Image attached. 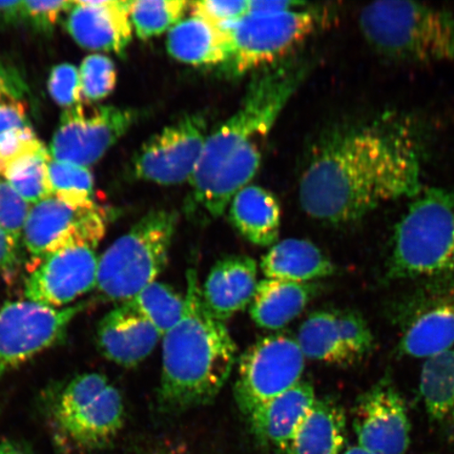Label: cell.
<instances>
[{
    "mask_svg": "<svg viewBox=\"0 0 454 454\" xmlns=\"http://www.w3.org/2000/svg\"><path fill=\"white\" fill-rule=\"evenodd\" d=\"M124 303L140 312L161 337L178 325L185 310V297L168 284L157 281Z\"/></svg>",
    "mask_w": 454,
    "mask_h": 454,
    "instance_id": "83f0119b",
    "label": "cell"
},
{
    "mask_svg": "<svg viewBox=\"0 0 454 454\" xmlns=\"http://www.w3.org/2000/svg\"><path fill=\"white\" fill-rule=\"evenodd\" d=\"M315 389L300 381L248 414L253 433L260 441L291 454L293 441L301 423L316 402Z\"/></svg>",
    "mask_w": 454,
    "mask_h": 454,
    "instance_id": "d6986e66",
    "label": "cell"
},
{
    "mask_svg": "<svg viewBox=\"0 0 454 454\" xmlns=\"http://www.w3.org/2000/svg\"><path fill=\"white\" fill-rule=\"evenodd\" d=\"M144 454H184L177 446L163 445Z\"/></svg>",
    "mask_w": 454,
    "mask_h": 454,
    "instance_id": "ee69618b",
    "label": "cell"
},
{
    "mask_svg": "<svg viewBox=\"0 0 454 454\" xmlns=\"http://www.w3.org/2000/svg\"><path fill=\"white\" fill-rule=\"evenodd\" d=\"M345 441L343 407L329 397L317 399L299 426L291 454H340Z\"/></svg>",
    "mask_w": 454,
    "mask_h": 454,
    "instance_id": "d4e9b609",
    "label": "cell"
},
{
    "mask_svg": "<svg viewBox=\"0 0 454 454\" xmlns=\"http://www.w3.org/2000/svg\"><path fill=\"white\" fill-rule=\"evenodd\" d=\"M83 101L94 104L113 93L117 83V70L114 61L106 55L85 57L79 67Z\"/></svg>",
    "mask_w": 454,
    "mask_h": 454,
    "instance_id": "1f68e13d",
    "label": "cell"
},
{
    "mask_svg": "<svg viewBox=\"0 0 454 454\" xmlns=\"http://www.w3.org/2000/svg\"><path fill=\"white\" fill-rule=\"evenodd\" d=\"M51 98L65 110L71 109L83 101L78 67L60 64L51 71L48 82Z\"/></svg>",
    "mask_w": 454,
    "mask_h": 454,
    "instance_id": "d590c367",
    "label": "cell"
},
{
    "mask_svg": "<svg viewBox=\"0 0 454 454\" xmlns=\"http://www.w3.org/2000/svg\"><path fill=\"white\" fill-rule=\"evenodd\" d=\"M0 454H33V452L24 442L4 439L0 441Z\"/></svg>",
    "mask_w": 454,
    "mask_h": 454,
    "instance_id": "7bdbcfd3",
    "label": "cell"
},
{
    "mask_svg": "<svg viewBox=\"0 0 454 454\" xmlns=\"http://www.w3.org/2000/svg\"><path fill=\"white\" fill-rule=\"evenodd\" d=\"M320 11L299 9L275 15L248 14L231 28V54L223 66L231 76L280 64L321 25Z\"/></svg>",
    "mask_w": 454,
    "mask_h": 454,
    "instance_id": "ba28073f",
    "label": "cell"
},
{
    "mask_svg": "<svg viewBox=\"0 0 454 454\" xmlns=\"http://www.w3.org/2000/svg\"><path fill=\"white\" fill-rule=\"evenodd\" d=\"M340 454H374V453H372L365 450H363V448L356 445L354 447L348 448V450H344Z\"/></svg>",
    "mask_w": 454,
    "mask_h": 454,
    "instance_id": "f6af8a7d",
    "label": "cell"
},
{
    "mask_svg": "<svg viewBox=\"0 0 454 454\" xmlns=\"http://www.w3.org/2000/svg\"><path fill=\"white\" fill-rule=\"evenodd\" d=\"M257 263L247 255H230L213 266L201 288L204 305L220 321L251 304L258 286Z\"/></svg>",
    "mask_w": 454,
    "mask_h": 454,
    "instance_id": "ffe728a7",
    "label": "cell"
},
{
    "mask_svg": "<svg viewBox=\"0 0 454 454\" xmlns=\"http://www.w3.org/2000/svg\"><path fill=\"white\" fill-rule=\"evenodd\" d=\"M49 174L53 197L74 207H98L94 199V177L89 168L51 159Z\"/></svg>",
    "mask_w": 454,
    "mask_h": 454,
    "instance_id": "f546056e",
    "label": "cell"
},
{
    "mask_svg": "<svg viewBox=\"0 0 454 454\" xmlns=\"http://www.w3.org/2000/svg\"><path fill=\"white\" fill-rule=\"evenodd\" d=\"M109 217L104 208L67 206L51 197L32 206L22 232V243L34 260L71 247H98Z\"/></svg>",
    "mask_w": 454,
    "mask_h": 454,
    "instance_id": "5bb4252c",
    "label": "cell"
},
{
    "mask_svg": "<svg viewBox=\"0 0 454 454\" xmlns=\"http://www.w3.org/2000/svg\"><path fill=\"white\" fill-rule=\"evenodd\" d=\"M317 293V283L264 279L255 288L249 314L259 327L277 331L302 314Z\"/></svg>",
    "mask_w": 454,
    "mask_h": 454,
    "instance_id": "7402d4cb",
    "label": "cell"
},
{
    "mask_svg": "<svg viewBox=\"0 0 454 454\" xmlns=\"http://www.w3.org/2000/svg\"><path fill=\"white\" fill-rule=\"evenodd\" d=\"M232 226L254 246L270 247L280 234L281 207L272 192L249 184L237 192L230 203Z\"/></svg>",
    "mask_w": 454,
    "mask_h": 454,
    "instance_id": "603a6c76",
    "label": "cell"
},
{
    "mask_svg": "<svg viewBox=\"0 0 454 454\" xmlns=\"http://www.w3.org/2000/svg\"><path fill=\"white\" fill-rule=\"evenodd\" d=\"M426 153L421 128L397 114L334 124L311 145L299 181L301 207L340 226L414 198L423 190Z\"/></svg>",
    "mask_w": 454,
    "mask_h": 454,
    "instance_id": "6da1fadb",
    "label": "cell"
},
{
    "mask_svg": "<svg viewBox=\"0 0 454 454\" xmlns=\"http://www.w3.org/2000/svg\"><path fill=\"white\" fill-rule=\"evenodd\" d=\"M138 118L135 110L82 101L62 113L51 141V158L89 168L99 161Z\"/></svg>",
    "mask_w": 454,
    "mask_h": 454,
    "instance_id": "7c38bea8",
    "label": "cell"
},
{
    "mask_svg": "<svg viewBox=\"0 0 454 454\" xmlns=\"http://www.w3.org/2000/svg\"><path fill=\"white\" fill-rule=\"evenodd\" d=\"M31 207L7 180L0 177V229L21 243Z\"/></svg>",
    "mask_w": 454,
    "mask_h": 454,
    "instance_id": "e575fe53",
    "label": "cell"
},
{
    "mask_svg": "<svg viewBox=\"0 0 454 454\" xmlns=\"http://www.w3.org/2000/svg\"><path fill=\"white\" fill-rule=\"evenodd\" d=\"M161 334L128 303H121L102 317L96 340L102 356L115 364L132 368L154 351Z\"/></svg>",
    "mask_w": 454,
    "mask_h": 454,
    "instance_id": "ac0fdd59",
    "label": "cell"
},
{
    "mask_svg": "<svg viewBox=\"0 0 454 454\" xmlns=\"http://www.w3.org/2000/svg\"><path fill=\"white\" fill-rule=\"evenodd\" d=\"M419 393L431 419L454 435V348L426 360Z\"/></svg>",
    "mask_w": 454,
    "mask_h": 454,
    "instance_id": "4316f807",
    "label": "cell"
},
{
    "mask_svg": "<svg viewBox=\"0 0 454 454\" xmlns=\"http://www.w3.org/2000/svg\"><path fill=\"white\" fill-rule=\"evenodd\" d=\"M170 56L191 66H223L231 54L230 31L192 15L170 28L167 37Z\"/></svg>",
    "mask_w": 454,
    "mask_h": 454,
    "instance_id": "44dd1931",
    "label": "cell"
},
{
    "mask_svg": "<svg viewBox=\"0 0 454 454\" xmlns=\"http://www.w3.org/2000/svg\"><path fill=\"white\" fill-rule=\"evenodd\" d=\"M387 276L394 280L454 275V191L419 192L395 225Z\"/></svg>",
    "mask_w": 454,
    "mask_h": 454,
    "instance_id": "5b68a950",
    "label": "cell"
},
{
    "mask_svg": "<svg viewBox=\"0 0 454 454\" xmlns=\"http://www.w3.org/2000/svg\"><path fill=\"white\" fill-rule=\"evenodd\" d=\"M305 356L296 338L276 333L260 339L239 360L235 397L247 417L255 408L300 382Z\"/></svg>",
    "mask_w": 454,
    "mask_h": 454,
    "instance_id": "30bf717a",
    "label": "cell"
},
{
    "mask_svg": "<svg viewBox=\"0 0 454 454\" xmlns=\"http://www.w3.org/2000/svg\"><path fill=\"white\" fill-rule=\"evenodd\" d=\"M83 304L55 309L31 301H13L0 309V381L39 354L59 343Z\"/></svg>",
    "mask_w": 454,
    "mask_h": 454,
    "instance_id": "8fae6325",
    "label": "cell"
},
{
    "mask_svg": "<svg viewBox=\"0 0 454 454\" xmlns=\"http://www.w3.org/2000/svg\"><path fill=\"white\" fill-rule=\"evenodd\" d=\"M296 339L305 359L337 366L356 362L346 345L334 310L312 312L301 325Z\"/></svg>",
    "mask_w": 454,
    "mask_h": 454,
    "instance_id": "484cf974",
    "label": "cell"
},
{
    "mask_svg": "<svg viewBox=\"0 0 454 454\" xmlns=\"http://www.w3.org/2000/svg\"><path fill=\"white\" fill-rule=\"evenodd\" d=\"M354 428L357 446L374 454H407L411 421L404 400L388 378L356 401Z\"/></svg>",
    "mask_w": 454,
    "mask_h": 454,
    "instance_id": "2e32d148",
    "label": "cell"
},
{
    "mask_svg": "<svg viewBox=\"0 0 454 454\" xmlns=\"http://www.w3.org/2000/svg\"><path fill=\"white\" fill-rule=\"evenodd\" d=\"M54 440L62 451L90 454L117 438L124 423L122 395L104 374L89 372L70 380L48 410Z\"/></svg>",
    "mask_w": 454,
    "mask_h": 454,
    "instance_id": "8992f818",
    "label": "cell"
},
{
    "mask_svg": "<svg viewBox=\"0 0 454 454\" xmlns=\"http://www.w3.org/2000/svg\"><path fill=\"white\" fill-rule=\"evenodd\" d=\"M402 355L430 359L454 345V275L431 278L395 305Z\"/></svg>",
    "mask_w": 454,
    "mask_h": 454,
    "instance_id": "9c48e42d",
    "label": "cell"
},
{
    "mask_svg": "<svg viewBox=\"0 0 454 454\" xmlns=\"http://www.w3.org/2000/svg\"><path fill=\"white\" fill-rule=\"evenodd\" d=\"M22 90H24V87H22L20 78H0V102L10 98V96L20 98Z\"/></svg>",
    "mask_w": 454,
    "mask_h": 454,
    "instance_id": "b9f144b4",
    "label": "cell"
},
{
    "mask_svg": "<svg viewBox=\"0 0 454 454\" xmlns=\"http://www.w3.org/2000/svg\"><path fill=\"white\" fill-rule=\"evenodd\" d=\"M207 136V117L186 114L141 145L132 160L134 177L167 186L190 183Z\"/></svg>",
    "mask_w": 454,
    "mask_h": 454,
    "instance_id": "4fadbf2b",
    "label": "cell"
},
{
    "mask_svg": "<svg viewBox=\"0 0 454 454\" xmlns=\"http://www.w3.org/2000/svg\"><path fill=\"white\" fill-rule=\"evenodd\" d=\"M268 279L310 283L332 276L334 265L316 244L304 239H286L272 246L261 262Z\"/></svg>",
    "mask_w": 454,
    "mask_h": 454,
    "instance_id": "cb8c5ba5",
    "label": "cell"
},
{
    "mask_svg": "<svg viewBox=\"0 0 454 454\" xmlns=\"http://www.w3.org/2000/svg\"><path fill=\"white\" fill-rule=\"evenodd\" d=\"M74 2H24V19L43 33H52L60 16L69 13Z\"/></svg>",
    "mask_w": 454,
    "mask_h": 454,
    "instance_id": "8d00e7d4",
    "label": "cell"
},
{
    "mask_svg": "<svg viewBox=\"0 0 454 454\" xmlns=\"http://www.w3.org/2000/svg\"><path fill=\"white\" fill-rule=\"evenodd\" d=\"M365 41L385 59L410 64L454 62V15L411 2H378L363 8Z\"/></svg>",
    "mask_w": 454,
    "mask_h": 454,
    "instance_id": "277c9868",
    "label": "cell"
},
{
    "mask_svg": "<svg viewBox=\"0 0 454 454\" xmlns=\"http://www.w3.org/2000/svg\"><path fill=\"white\" fill-rule=\"evenodd\" d=\"M47 147L30 126L10 130L0 137V176L12 164Z\"/></svg>",
    "mask_w": 454,
    "mask_h": 454,
    "instance_id": "836d02e7",
    "label": "cell"
},
{
    "mask_svg": "<svg viewBox=\"0 0 454 454\" xmlns=\"http://www.w3.org/2000/svg\"><path fill=\"white\" fill-rule=\"evenodd\" d=\"M304 3L291 2V0H253L248 2V14L275 15L299 10Z\"/></svg>",
    "mask_w": 454,
    "mask_h": 454,
    "instance_id": "ab89813d",
    "label": "cell"
},
{
    "mask_svg": "<svg viewBox=\"0 0 454 454\" xmlns=\"http://www.w3.org/2000/svg\"><path fill=\"white\" fill-rule=\"evenodd\" d=\"M178 214L154 209L102 254L98 262V292L112 302H128L155 282L167 268Z\"/></svg>",
    "mask_w": 454,
    "mask_h": 454,
    "instance_id": "52a82bcc",
    "label": "cell"
},
{
    "mask_svg": "<svg viewBox=\"0 0 454 454\" xmlns=\"http://www.w3.org/2000/svg\"><path fill=\"white\" fill-rule=\"evenodd\" d=\"M27 126V110L20 98L10 96L0 102V137L10 130Z\"/></svg>",
    "mask_w": 454,
    "mask_h": 454,
    "instance_id": "f35d334b",
    "label": "cell"
},
{
    "mask_svg": "<svg viewBox=\"0 0 454 454\" xmlns=\"http://www.w3.org/2000/svg\"><path fill=\"white\" fill-rule=\"evenodd\" d=\"M0 78L14 79L19 77L12 75V74H10L9 71L5 70V67L0 65Z\"/></svg>",
    "mask_w": 454,
    "mask_h": 454,
    "instance_id": "bcb514c9",
    "label": "cell"
},
{
    "mask_svg": "<svg viewBox=\"0 0 454 454\" xmlns=\"http://www.w3.org/2000/svg\"><path fill=\"white\" fill-rule=\"evenodd\" d=\"M305 75V66L292 60L266 67L252 79L239 109L207 136L190 180L192 208L218 218L249 185L262 161L266 137Z\"/></svg>",
    "mask_w": 454,
    "mask_h": 454,
    "instance_id": "7a4b0ae2",
    "label": "cell"
},
{
    "mask_svg": "<svg viewBox=\"0 0 454 454\" xmlns=\"http://www.w3.org/2000/svg\"><path fill=\"white\" fill-rule=\"evenodd\" d=\"M24 20V2H0V21L11 25Z\"/></svg>",
    "mask_w": 454,
    "mask_h": 454,
    "instance_id": "60d3db41",
    "label": "cell"
},
{
    "mask_svg": "<svg viewBox=\"0 0 454 454\" xmlns=\"http://www.w3.org/2000/svg\"><path fill=\"white\" fill-rule=\"evenodd\" d=\"M20 244L0 229V279L10 282L20 268Z\"/></svg>",
    "mask_w": 454,
    "mask_h": 454,
    "instance_id": "74e56055",
    "label": "cell"
},
{
    "mask_svg": "<svg viewBox=\"0 0 454 454\" xmlns=\"http://www.w3.org/2000/svg\"><path fill=\"white\" fill-rule=\"evenodd\" d=\"M99 258L94 248L71 247L38 260L25 283L31 302L62 309L98 286Z\"/></svg>",
    "mask_w": 454,
    "mask_h": 454,
    "instance_id": "9a60e30c",
    "label": "cell"
},
{
    "mask_svg": "<svg viewBox=\"0 0 454 454\" xmlns=\"http://www.w3.org/2000/svg\"><path fill=\"white\" fill-rule=\"evenodd\" d=\"M187 5L183 0H137L130 2L129 20L142 41L161 35L183 20Z\"/></svg>",
    "mask_w": 454,
    "mask_h": 454,
    "instance_id": "4dcf8cb0",
    "label": "cell"
},
{
    "mask_svg": "<svg viewBox=\"0 0 454 454\" xmlns=\"http://www.w3.org/2000/svg\"><path fill=\"white\" fill-rule=\"evenodd\" d=\"M236 350L229 329L204 305L197 272L191 270L183 319L163 336V411L181 412L213 401L231 376Z\"/></svg>",
    "mask_w": 454,
    "mask_h": 454,
    "instance_id": "3957f363",
    "label": "cell"
},
{
    "mask_svg": "<svg viewBox=\"0 0 454 454\" xmlns=\"http://www.w3.org/2000/svg\"><path fill=\"white\" fill-rule=\"evenodd\" d=\"M51 159L52 158L47 149L28 155L5 170L3 178L7 180L30 206H35L53 197L49 174Z\"/></svg>",
    "mask_w": 454,
    "mask_h": 454,
    "instance_id": "f1b7e54d",
    "label": "cell"
},
{
    "mask_svg": "<svg viewBox=\"0 0 454 454\" xmlns=\"http://www.w3.org/2000/svg\"><path fill=\"white\" fill-rule=\"evenodd\" d=\"M190 4L192 15L201 17L224 31H231L232 27L248 15L247 0H202Z\"/></svg>",
    "mask_w": 454,
    "mask_h": 454,
    "instance_id": "d6a6232c",
    "label": "cell"
},
{
    "mask_svg": "<svg viewBox=\"0 0 454 454\" xmlns=\"http://www.w3.org/2000/svg\"><path fill=\"white\" fill-rule=\"evenodd\" d=\"M130 2H74L66 27L81 47L122 55L132 41Z\"/></svg>",
    "mask_w": 454,
    "mask_h": 454,
    "instance_id": "e0dca14e",
    "label": "cell"
}]
</instances>
